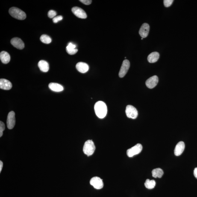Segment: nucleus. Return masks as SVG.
Listing matches in <instances>:
<instances>
[{
	"mask_svg": "<svg viewBox=\"0 0 197 197\" xmlns=\"http://www.w3.org/2000/svg\"><path fill=\"white\" fill-rule=\"evenodd\" d=\"M94 110L97 116L101 119H103L106 116L107 107L103 101H99L97 102L95 104Z\"/></svg>",
	"mask_w": 197,
	"mask_h": 197,
	"instance_id": "obj_1",
	"label": "nucleus"
},
{
	"mask_svg": "<svg viewBox=\"0 0 197 197\" xmlns=\"http://www.w3.org/2000/svg\"><path fill=\"white\" fill-rule=\"evenodd\" d=\"M9 13L12 17L20 20L25 19L26 17L25 12L17 7H12L10 9Z\"/></svg>",
	"mask_w": 197,
	"mask_h": 197,
	"instance_id": "obj_2",
	"label": "nucleus"
},
{
	"mask_svg": "<svg viewBox=\"0 0 197 197\" xmlns=\"http://www.w3.org/2000/svg\"><path fill=\"white\" fill-rule=\"evenodd\" d=\"M95 146L92 141L88 140L84 143L83 148V151L84 153L89 156L92 155L95 150Z\"/></svg>",
	"mask_w": 197,
	"mask_h": 197,
	"instance_id": "obj_3",
	"label": "nucleus"
},
{
	"mask_svg": "<svg viewBox=\"0 0 197 197\" xmlns=\"http://www.w3.org/2000/svg\"><path fill=\"white\" fill-rule=\"evenodd\" d=\"M142 150V146L140 143H138L133 147L127 150V154L128 156L131 157L140 153Z\"/></svg>",
	"mask_w": 197,
	"mask_h": 197,
	"instance_id": "obj_4",
	"label": "nucleus"
},
{
	"mask_svg": "<svg viewBox=\"0 0 197 197\" xmlns=\"http://www.w3.org/2000/svg\"><path fill=\"white\" fill-rule=\"evenodd\" d=\"M125 112L127 117L128 118L135 119L137 117L138 115L137 110L135 107L133 106L130 105L127 106Z\"/></svg>",
	"mask_w": 197,
	"mask_h": 197,
	"instance_id": "obj_5",
	"label": "nucleus"
},
{
	"mask_svg": "<svg viewBox=\"0 0 197 197\" xmlns=\"http://www.w3.org/2000/svg\"><path fill=\"white\" fill-rule=\"evenodd\" d=\"M90 184L95 188L97 189L102 188L104 186L102 179L98 177H92L90 180Z\"/></svg>",
	"mask_w": 197,
	"mask_h": 197,
	"instance_id": "obj_6",
	"label": "nucleus"
},
{
	"mask_svg": "<svg viewBox=\"0 0 197 197\" xmlns=\"http://www.w3.org/2000/svg\"><path fill=\"white\" fill-rule=\"evenodd\" d=\"M130 66V63L128 60H125L123 62L120 70L119 76L120 78H122L125 76L128 72Z\"/></svg>",
	"mask_w": 197,
	"mask_h": 197,
	"instance_id": "obj_7",
	"label": "nucleus"
},
{
	"mask_svg": "<svg viewBox=\"0 0 197 197\" xmlns=\"http://www.w3.org/2000/svg\"><path fill=\"white\" fill-rule=\"evenodd\" d=\"M16 124V118L14 111H11L9 113L7 120V125L9 129H12Z\"/></svg>",
	"mask_w": 197,
	"mask_h": 197,
	"instance_id": "obj_8",
	"label": "nucleus"
},
{
	"mask_svg": "<svg viewBox=\"0 0 197 197\" xmlns=\"http://www.w3.org/2000/svg\"><path fill=\"white\" fill-rule=\"evenodd\" d=\"M72 11L77 17L81 19H86L87 15L85 11L80 7H74L72 9Z\"/></svg>",
	"mask_w": 197,
	"mask_h": 197,
	"instance_id": "obj_9",
	"label": "nucleus"
},
{
	"mask_svg": "<svg viewBox=\"0 0 197 197\" xmlns=\"http://www.w3.org/2000/svg\"><path fill=\"white\" fill-rule=\"evenodd\" d=\"M158 82V77L155 75L151 77L146 80V85L148 88L152 89L157 85Z\"/></svg>",
	"mask_w": 197,
	"mask_h": 197,
	"instance_id": "obj_10",
	"label": "nucleus"
},
{
	"mask_svg": "<svg viewBox=\"0 0 197 197\" xmlns=\"http://www.w3.org/2000/svg\"><path fill=\"white\" fill-rule=\"evenodd\" d=\"M11 43L14 47L19 49H23L25 47V44L22 39L19 38L15 37L11 40Z\"/></svg>",
	"mask_w": 197,
	"mask_h": 197,
	"instance_id": "obj_11",
	"label": "nucleus"
},
{
	"mask_svg": "<svg viewBox=\"0 0 197 197\" xmlns=\"http://www.w3.org/2000/svg\"><path fill=\"white\" fill-rule=\"evenodd\" d=\"M149 30V25L147 23H144L142 24L139 29V34L142 38H145L148 36Z\"/></svg>",
	"mask_w": 197,
	"mask_h": 197,
	"instance_id": "obj_12",
	"label": "nucleus"
},
{
	"mask_svg": "<svg viewBox=\"0 0 197 197\" xmlns=\"http://www.w3.org/2000/svg\"><path fill=\"white\" fill-rule=\"evenodd\" d=\"M11 83L9 80L6 79H0V88L4 90H9L12 88Z\"/></svg>",
	"mask_w": 197,
	"mask_h": 197,
	"instance_id": "obj_13",
	"label": "nucleus"
},
{
	"mask_svg": "<svg viewBox=\"0 0 197 197\" xmlns=\"http://www.w3.org/2000/svg\"><path fill=\"white\" fill-rule=\"evenodd\" d=\"M76 68L79 72L83 74L87 72L89 69V65L87 63L81 62L77 64Z\"/></svg>",
	"mask_w": 197,
	"mask_h": 197,
	"instance_id": "obj_14",
	"label": "nucleus"
},
{
	"mask_svg": "<svg viewBox=\"0 0 197 197\" xmlns=\"http://www.w3.org/2000/svg\"><path fill=\"white\" fill-rule=\"evenodd\" d=\"M185 148V144L184 142L180 141L177 144L175 147L174 153L176 156L181 155L184 151Z\"/></svg>",
	"mask_w": 197,
	"mask_h": 197,
	"instance_id": "obj_15",
	"label": "nucleus"
},
{
	"mask_svg": "<svg viewBox=\"0 0 197 197\" xmlns=\"http://www.w3.org/2000/svg\"><path fill=\"white\" fill-rule=\"evenodd\" d=\"M10 56L8 53L6 51H2L0 54V59L2 63L7 64L10 62Z\"/></svg>",
	"mask_w": 197,
	"mask_h": 197,
	"instance_id": "obj_16",
	"label": "nucleus"
},
{
	"mask_svg": "<svg viewBox=\"0 0 197 197\" xmlns=\"http://www.w3.org/2000/svg\"><path fill=\"white\" fill-rule=\"evenodd\" d=\"M49 88L54 92H60L64 90L63 86L57 83H51L49 85Z\"/></svg>",
	"mask_w": 197,
	"mask_h": 197,
	"instance_id": "obj_17",
	"label": "nucleus"
},
{
	"mask_svg": "<svg viewBox=\"0 0 197 197\" xmlns=\"http://www.w3.org/2000/svg\"><path fill=\"white\" fill-rule=\"evenodd\" d=\"M38 66L42 72H46L49 70V65L47 62L45 60H40L39 62Z\"/></svg>",
	"mask_w": 197,
	"mask_h": 197,
	"instance_id": "obj_18",
	"label": "nucleus"
},
{
	"mask_svg": "<svg viewBox=\"0 0 197 197\" xmlns=\"http://www.w3.org/2000/svg\"><path fill=\"white\" fill-rule=\"evenodd\" d=\"M160 57V54L158 52L155 51L151 53L148 56V61L150 63H155L156 62Z\"/></svg>",
	"mask_w": 197,
	"mask_h": 197,
	"instance_id": "obj_19",
	"label": "nucleus"
},
{
	"mask_svg": "<svg viewBox=\"0 0 197 197\" xmlns=\"http://www.w3.org/2000/svg\"><path fill=\"white\" fill-rule=\"evenodd\" d=\"M76 45L70 42L66 47V51L69 54L74 55L78 52V50L76 49Z\"/></svg>",
	"mask_w": 197,
	"mask_h": 197,
	"instance_id": "obj_20",
	"label": "nucleus"
},
{
	"mask_svg": "<svg viewBox=\"0 0 197 197\" xmlns=\"http://www.w3.org/2000/svg\"><path fill=\"white\" fill-rule=\"evenodd\" d=\"M152 176L154 178H160L163 176V170L160 168H156L154 169L152 171Z\"/></svg>",
	"mask_w": 197,
	"mask_h": 197,
	"instance_id": "obj_21",
	"label": "nucleus"
},
{
	"mask_svg": "<svg viewBox=\"0 0 197 197\" xmlns=\"http://www.w3.org/2000/svg\"><path fill=\"white\" fill-rule=\"evenodd\" d=\"M156 182L154 180L147 179L145 183V186L147 188L152 189L154 188L156 186Z\"/></svg>",
	"mask_w": 197,
	"mask_h": 197,
	"instance_id": "obj_22",
	"label": "nucleus"
},
{
	"mask_svg": "<svg viewBox=\"0 0 197 197\" xmlns=\"http://www.w3.org/2000/svg\"><path fill=\"white\" fill-rule=\"evenodd\" d=\"M40 40L41 41L44 43L49 44L51 43V37L47 35H42L40 37Z\"/></svg>",
	"mask_w": 197,
	"mask_h": 197,
	"instance_id": "obj_23",
	"label": "nucleus"
},
{
	"mask_svg": "<svg viewBox=\"0 0 197 197\" xmlns=\"http://www.w3.org/2000/svg\"><path fill=\"white\" fill-rule=\"evenodd\" d=\"M57 13L55 11L50 10L48 13V16L50 19H54L56 16Z\"/></svg>",
	"mask_w": 197,
	"mask_h": 197,
	"instance_id": "obj_24",
	"label": "nucleus"
},
{
	"mask_svg": "<svg viewBox=\"0 0 197 197\" xmlns=\"http://www.w3.org/2000/svg\"><path fill=\"white\" fill-rule=\"evenodd\" d=\"M5 125L2 121L0 122V137H2L3 134V131L5 129Z\"/></svg>",
	"mask_w": 197,
	"mask_h": 197,
	"instance_id": "obj_25",
	"label": "nucleus"
},
{
	"mask_svg": "<svg viewBox=\"0 0 197 197\" xmlns=\"http://www.w3.org/2000/svg\"><path fill=\"white\" fill-rule=\"evenodd\" d=\"M173 1V0H164L163 1V4L165 7H168L172 5Z\"/></svg>",
	"mask_w": 197,
	"mask_h": 197,
	"instance_id": "obj_26",
	"label": "nucleus"
},
{
	"mask_svg": "<svg viewBox=\"0 0 197 197\" xmlns=\"http://www.w3.org/2000/svg\"><path fill=\"white\" fill-rule=\"evenodd\" d=\"M63 19V16H55V17H54V19H53V21L54 23H57L59 22V21L62 20Z\"/></svg>",
	"mask_w": 197,
	"mask_h": 197,
	"instance_id": "obj_27",
	"label": "nucleus"
},
{
	"mask_svg": "<svg viewBox=\"0 0 197 197\" xmlns=\"http://www.w3.org/2000/svg\"><path fill=\"white\" fill-rule=\"evenodd\" d=\"M80 1L85 5H89L91 4L92 1L91 0H81Z\"/></svg>",
	"mask_w": 197,
	"mask_h": 197,
	"instance_id": "obj_28",
	"label": "nucleus"
},
{
	"mask_svg": "<svg viewBox=\"0 0 197 197\" xmlns=\"http://www.w3.org/2000/svg\"><path fill=\"white\" fill-rule=\"evenodd\" d=\"M193 173L195 177L197 179V168H195L194 170Z\"/></svg>",
	"mask_w": 197,
	"mask_h": 197,
	"instance_id": "obj_29",
	"label": "nucleus"
},
{
	"mask_svg": "<svg viewBox=\"0 0 197 197\" xmlns=\"http://www.w3.org/2000/svg\"><path fill=\"white\" fill-rule=\"evenodd\" d=\"M3 166V163L2 161H0V173L1 172V170H2Z\"/></svg>",
	"mask_w": 197,
	"mask_h": 197,
	"instance_id": "obj_30",
	"label": "nucleus"
},
{
	"mask_svg": "<svg viewBox=\"0 0 197 197\" xmlns=\"http://www.w3.org/2000/svg\"><path fill=\"white\" fill-rule=\"evenodd\" d=\"M143 39V38H142L141 39Z\"/></svg>",
	"mask_w": 197,
	"mask_h": 197,
	"instance_id": "obj_31",
	"label": "nucleus"
}]
</instances>
